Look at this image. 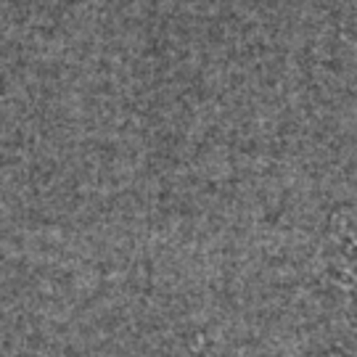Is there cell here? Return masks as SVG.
Wrapping results in <instances>:
<instances>
[{"mask_svg":"<svg viewBox=\"0 0 357 357\" xmlns=\"http://www.w3.org/2000/svg\"><path fill=\"white\" fill-rule=\"evenodd\" d=\"M299 357H357V199L323 246Z\"/></svg>","mask_w":357,"mask_h":357,"instance_id":"6da1fadb","label":"cell"}]
</instances>
